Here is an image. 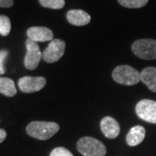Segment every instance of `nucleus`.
Listing matches in <instances>:
<instances>
[{
    "label": "nucleus",
    "instance_id": "nucleus-12",
    "mask_svg": "<svg viewBox=\"0 0 156 156\" xmlns=\"http://www.w3.org/2000/svg\"><path fill=\"white\" fill-rule=\"evenodd\" d=\"M146 136V129L142 126H134L129 130L127 134L126 141L128 146L135 147L140 144Z\"/></svg>",
    "mask_w": 156,
    "mask_h": 156
},
{
    "label": "nucleus",
    "instance_id": "nucleus-5",
    "mask_svg": "<svg viewBox=\"0 0 156 156\" xmlns=\"http://www.w3.org/2000/svg\"><path fill=\"white\" fill-rule=\"evenodd\" d=\"M26 45V55L24 57V66L29 70L36 69L39 62L43 58V53L40 50L38 44L30 39H27L25 42Z\"/></svg>",
    "mask_w": 156,
    "mask_h": 156
},
{
    "label": "nucleus",
    "instance_id": "nucleus-14",
    "mask_svg": "<svg viewBox=\"0 0 156 156\" xmlns=\"http://www.w3.org/2000/svg\"><path fill=\"white\" fill-rule=\"evenodd\" d=\"M0 93L8 97H12L17 94L14 81L8 77H0Z\"/></svg>",
    "mask_w": 156,
    "mask_h": 156
},
{
    "label": "nucleus",
    "instance_id": "nucleus-4",
    "mask_svg": "<svg viewBox=\"0 0 156 156\" xmlns=\"http://www.w3.org/2000/svg\"><path fill=\"white\" fill-rule=\"evenodd\" d=\"M132 51L135 56L143 60L156 59V40L139 39L133 43Z\"/></svg>",
    "mask_w": 156,
    "mask_h": 156
},
{
    "label": "nucleus",
    "instance_id": "nucleus-8",
    "mask_svg": "<svg viewBox=\"0 0 156 156\" xmlns=\"http://www.w3.org/2000/svg\"><path fill=\"white\" fill-rule=\"evenodd\" d=\"M46 79L43 76H23L18 80V88L23 93H34L44 88Z\"/></svg>",
    "mask_w": 156,
    "mask_h": 156
},
{
    "label": "nucleus",
    "instance_id": "nucleus-20",
    "mask_svg": "<svg viewBox=\"0 0 156 156\" xmlns=\"http://www.w3.org/2000/svg\"><path fill=\"white\" fill-rule=\"evenodd\" d=\"M13 0H0V7L2 8H9L13 5Z\"/></svg>",
    "mask_w": 156,
    "mask_h": 156
},
{
    "label": "nucleus",
    "instance_id": "nucleus-10",
    "mask_svg": "<svg viewBox=\"0 0 156 156\" xmlns=\"http://www.w3.org/2000/svg\"><path fill=\"white\" fill-rule=\"evenodd\" d=\"M28 38L34 42H47L52 41L54 37L53 31L50 29L42 26H34L27 30Z\"/></svg>",
    "mask_w": 156,
    "mask_h": 156
},
{
    "label": "nucleus",
    "instance_id": "nucleus-2",
    "mask_svg": "<svg viewBox=\"0 0 156 156\" xmlns=\"http://www.w3.org/2000/svg\"><path fill=\"white\" fill-rule=\"evenodd\" d=\"M77 150L83 156H105L107 149L105 145L99 140L85 136L77 141Z\"/></svg>",
    "mask_w": 156,
    "mask_h": 156
},
{
    "label": "nucleus",
    "instance_id": "nucleus-18",
    "mask_svg": "<svg viewBox=\"0 0 156 156\" xmlns=\"http://www.w3.org/2000/svg\"><path fill=\"white\" fill-rule=\"evenodd\" d=\"M50 156H74L67 148L63 147H58L51 151Z\"/></svg>",
    "mask_w": 156,
    "mask_h": 156
},
{
    "label": "nucleus",
    "instance_id": "nucleus-11",
    "mask_svg": "<svg viewBox=\"0 0 156 156\" xmlns=\"http://www.w3.org/2000/svg\"><path fill=\"white\" fill-rule=\"evenodd\" d=\"M66 17L68 22L75 26L87 25L91 20V17L88 12L79 9L69 11L66 14Z\"/></svg>",
    "mask_w": 156,
    "mask_h": 156
},
{
    "label": "nucleus",
    "instance_id": "nucleus-1",
    "mask_svg": "<svg viewBox=\"0 0 156 156\" xmlns=\"http://www.w3.org/2000/svg\"><path fill=\"white\" fill-rule=\"evenodd\" d=\"M60 126L52 122H31L26 127L27 134L37 140H46L54 136L59 131Z\"/></svg>",
    "mask_w": 156,
    "mask_h": 156
},
{
    "label": "nucleus",
    "instance_id": "nucleus-16",
    "mask_svg": "<svg viewBox=\"0 0 156 156\" xmlns=\"http://www.w3.org/2000/svg\"><path fill=\"white\" fill-rule=\"evenodd\" d=\"M39 3L43 7L54 10H60L65 5V0H39Z\"/></svg>",
    "mask_w": 156,
    "mask_h": 156
},
{
    "label": "nucleus",
    "instance_id": "nucleus-21",
    "mask_svg": "<svg viewBox=\"0 0 156 156\" xmlns=\"http://www.w3.org/2000/svg\"><path fill=\"white\" fill-rule=\"evenodd\" d=\"M6 136H7V134H6L5 130L0 128V143H2L5 140Z\"/></svg>",
    "mask_w": 156,
    "mask_h": 156
},
{
    "label": "nucleus",
    "instance_id": "nucleus-19",
    "mask_svg": "<svg viewBox=\"0 0 156 156\" xmlns=\"http://www.w3.org/2000/svg\"><path fill=\"white\" fill-rule=\"evenodd\" d=\"M7 56H8V51L7 50H4L0 51V75H3V74L5 73L4 62H5V60Z\"/></svg>",
    "mask_w": 156,
    "mask_h": 156
},
{
    "label": "nucleus",
    "instance_id": "nucleus-13",
    "mask_svg": "<svg viewBox=\"0 0 156 156\" xmlns=\"http://www.w3.org/2000/svg\"><path fill=\"white\" fill-rule=\"evenodd\" d=\"M140 81L147 85L151 91L156 93V68H145L140 72Z\"/></svg>",
    "mask_w": 156,
    "mask_h": 156
},
{
    "label": "nucleus",
    "instance_id": "nucleus-15",
    "mask_svg": "<svg viewBox=\"0 0 156 156\" xmlns=\"http://www.w3.org/2000/svg\"><path fill=\"white\" fill-rule=\"evenodd\" d=\"M119 4L123 7L130 9L142 8L148 3V0H118Z\"/></svg>",
    "mask_w": 156,
    "mask_h": 156
},
{
    "label": "nucleus",
    "instance_id": "nucleus-3",
    "mask_svg": "<svg viewBox=\"0 0 156 156\" xmlns=\"http://www.w3.org/2000/svg\"><path fill=\"white\" fill-rule=\"evenodd\" d=\"M112 77L118 83L132 86L140 81V73L132 66L119 65L113 70Z\"/></svg>",
    "mask_w": 156,
    "mask_h": 156
},
{
    "label": "nucleus",
    "instance_id": "nucleus-7",
    "mask_svg": "<svg viewBox=\"0 0 156 156\" xmlns=\"http://www.w3.org/2000/svg\"><path fill=\"white\" fill-rule=\"evenodd\" d=\"M65 52V42L61 39H53L43 52V59L48 63L60 60Z\"/></svg>",
    "mask_w": 156,
    "mask_h": 156
},
{
    "label": "nucleus",
    "instance_id": "nucleus-9",
    "mask_svg": "<svg viewBox=\"0 0 156 156\" xmlns=\"http://www.w3.org/2000/svg\"><path fill=\"white\" fill-rule=\"evenodd\" d=\"M101 132L108 139H115L120 134V125L115 118L106 116L101 119L100 122Z\"/></svg>",
    "mask_w": 156,
    "mask_h": 156
},
{
    "label": "nucleus",
    "instance_id": "nucleus-17",
    "mask_svg": "<svg viewBox=\"0 0 156 156\" xmlns=\"http://www.w3.org/2000/svg\"><path fill=\"white\" fill-rule=\"evenodd\" d=\"M11 23L10 18L5 16V15H0V35L1 36H8L11 32Z\"/></svg>",
    "mask_w": 156,
    "mask_h": 156
},
{
    "label": "nucleus",
    "instance_id": "nucleus-6",
    "mask_svg": "<svg viewBox=\"0 0 156 156\" xmlns=\"http://www.w3.org/2000/svg\"><path fill=\"white\" fill-rule=\"evenodd\" d=\"M137 116L147 122L156 124V101L149 99L140 100L135 106Z\"/></svg>",
    "mask_w": 156,
    "mask_h": 156
}]
</instances>
